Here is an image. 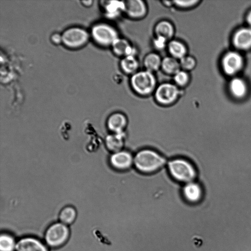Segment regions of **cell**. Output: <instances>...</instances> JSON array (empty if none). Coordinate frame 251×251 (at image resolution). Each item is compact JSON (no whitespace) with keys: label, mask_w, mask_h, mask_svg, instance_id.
I'll use <instances>...</instances> for the list:
<instances>
[{"label":"cell","mask_w":251,"mask_h":251,"mask_svg":"<svg viewBox=\"0 0 251 251\" xmlns=\"http://www.w3.org/2000/svg\"><path fill=\"white\" fill-rule=\"evenodd\" d=\"M167 162L165 155L151 148L140 149L134 154L135 169L143 174H155L162 170Z\"/></svg>","instance_id":"obj_1"},{"label":"cell","mask_w":251,"mask_h":251,"mask_svg":"<svg viewBox=\"0 0 251 251\" xmlns=\"http://www.w3.org/2000/svg\"><path fill=\"white\" fill-rule=\"evenodd\" d=\"M166 169L174 181L183 184L195 181L198 175L197 169L193 162L182 156L172 157L167 162Z\"/></svg>","instance_id":"obj_2"},{"label":"cell","mask_w":251,"mask_h":251,"mask_svg":"<svg viewBox=\"0 0 251 251\" xmlns=\"http://www.w3.org/2000/svg\"><path fill=\"white\" fill-rule=\"evenodd\" d=\"M130 84L137 94L147 96L155 90L156 80L153 73L146 70L133 74L130 78Z\"/></svg>","instance_id":"obj_3"},{"label":"cell","mask_w":251,"mask_h":251,"mask_svg":"<svg viewBox=\"0 0 251 251\" xmlns=\"http://www.w3.org/2000/svg\"><path fill=\"white\" fill-rule=\"evenodd\" d=\"M91 33L95 41L103 47L111 46L119 38L116 29L112 26L104 23L94 25Z\"/></svg>","instance_id":"obj_4"},{"label":"cell","mask_w":251,"mask_h":251,"mask_svg":"<svg viewBox=\"0 0 251 251\" xmlns=\"http://www.w3.org/2000/svg\"><path fill=\"white\" fill-rule=\"evenodd\" d=\"M179 95V89L176 85L171 83H163L156 88L154 98L159 104L169 106L176 101Z\"/></svg>","instance_id":"obj_5"},{"label":"cell","mask_w":251,"mask_h":251,"mask_svg":"<svg viewBox=\"0 0 251 251\" xmlns=\"http://www.w3.org/2000/svg\"><path fill=\"white\" fill-rule=\"evenodd\" d=\"M69 229L66 225L57 223L50 226L45 234V240L48 245L52 247L59 246L67 239Z\"/></svg>","instance_id":"obj_6"},{"label":"cell","mask_w":251,"mask_h":251,"mask_svg":"<svg viewBox=\"0 0 251 251\" xmlns=\"http://www.w3.org/2000/svg\"><path fill=\"white\" fill-rule=\"evenodd\" d=\"M62 43L70 48H77L83 46L88 41L89 35L86 31L79 27H72L64 31Z\"/></svg>","instance_id":"obj_7"},{"label":"cell","mask_w":251,"mask_h":251,"mask_svg":"<svg viewBox=\"0 0 251 251\" xmlns=\"http://www.w3.org/2000/svg\"><path fill=\"white\" fill-rule=\"evenodd\" d=\"M134 155L128 150L113 152L109 158L111 166L116 171H126L133 166Z\"/></svg>","instance_id":"obj_8"},{"label":"cell","mask_w":251,"mask_h":251,"mask_svg":"<svg viewBox=\"0 0 251 251\" xmlns=\"http://www.w3.org/2000/svg\"><path fill=\"white\" fill-rule=\"evenodd\" d=\"M222 67L227 75H233L239 72L243 66V59L237 52L229 51L224 56L222 61Z\"/></svg>","instance_id":"obj_9"},{"label":"cell","mask_w":251,"mask_h":251,"mask_svg":"<svg viewBox=\"0 0 251 251\" xmlns=\"http://www.w3.org/2000/svg\"><path fill=\"white\" fill-rule=\"evenodd\" d=\"M180 193L185 200L190 203H196L201 200L203 190L200 184L193 181L184 184Z\"/></svg>","instance_id":"obj_10"},{"label":"cell","mask_w":251,"mask_h":251,"mask_svg":"<svg viewBox=\"0 0 251 251\" xmlns=\"http://www.w3.org/2000/svg\"><path fill=\"white\" fill-rule=\"evenodd\" d=\"M106 125L108 129L112 133L123 132L126 131L128 119L125 114L115 112L108 117Z\"/></svg>","instance_id":"obj_11"},{"label":"cell","mask_w":251,"mask_h":251,"mask_svg":"<svg viewBox=\"0 0 251 251\" xmlns=\"http://www.w3.org/2000/svg\"><path fill=\"white\" fill-rule=\"evenodd\" d=\"M124 12L133 19H140L147 13V6L141 0H127L124 1Z\"/></svg>","instance_id":"obj_12"},{"label":"cell","mask_w":251,"mask_h":251,"mask_svg":"<svg viewBox=\"0 0 251 251\" xmlns=\"http://www.w3.org/2000/svg\"><path fill=\"white\" fill-rule=\"evenodd\" d=\"M127 137L126 131L120 133H112L105 138L106 147L112 152L123 150L126 147Z\"/></svg>","instance_id":"obj_13"},{"label":"cell","mask_w":251,"mask_h":251,"mask_svg":"<svg viewBox=\"0 0 251 251\" xmlns=\"http://www.w3.org/2000/svg\"><path fill=\"white\" fill-rule=\"evenodd\" d=\"M16 251H48L40 240L32 237H25L19 240L16 246Z\"/></svg>","instance_id":"obj_14"},{"label":"cell","mask_w":251,"mask_h":251,"mask_svg":"<svg viewBox=\"0 0 251 251\" xmlns=\"http://www.w3.org/2000/svg\"><path fill=\"white\" fill-rule=\"evenodd\" d=\"M234 46L240 50L251 48V28H242L237 30L233 37Z\"/></svg>","instance_id":"obj_15"},{"label":"cell","mask_w":251,"mask_h":251,"mask_svg":"<svg viewBox=\"0 0 251 251\" xmlns=\"http://www.w3.org/2000/svg\"><path fill=\"white\" fill-rule=\"evenodd\" d=\"M111 46L114 53L118 56H134L136 52L134 48L123 38H117Z\"/></svg>","instance_id":"obj_16"},{"label":"cell","mask_w":251,"mask_h":251,"mask_svg":"<svg viewBox=\"0 0 251 251\" xmlns=\"http://www.w3.org/2000/svg\"><path fill=\"white\" fill-rule=\"evenodd\" d=\"M156 36L162 37L167 40L172 39L175 30L173 25L167 21H161L158 22L154 28Z\"/></svg>","instance_id":"obj_17"},{"label":"cell","mask_w":251,"mask_h":251,"mask_svg":"<svg viewBox=\"0 0 251 251\" xmlns=\"http://www.w3.org/2000/svg\"><path fill=\"white\" fill-rule=\"evenodd\" d=\"M229 88L231 94L238 99L245 97L247 92V84L240 78L236 77L232 79L229 83Z\"/></svg>","instance_id":"obj_18"},{"label":"cell","mask_w":251,"mask_h":251,"mask_svg":"<svg viewBox=\"0 0 251 251\" xmlns=\"http://www.w3.org/2000/svg\"><path fill=\"white\" fill-rule=\"evenodd\" d=\"M168 49L171 56L176 59H181L187 53L186 46L178 40H171L168 45Z\"/></svg>","instance_id":"obj_19"},{"label":"cell","mask_w":251,"mask_h":251,"mask_svg":"<svg viewBox=\"0 0 251 251\" xmlns=\"http://www.w3.org/2000/svg\"><path fill=\"white\" fill-rule=\"evenodd\" d=\"M161 67L166 73L173 75L180 71L181 68L179 62L172 56L164 58L162 60Z\"/></svg>","instance_id":"obj_20"},{"label":"cell","mask_w":251,"mask_h":251,"mask_svg":"<svg viewBox=\"0 0 251 251\" xmlns=\"http://www.w3.org/2000/svg\"><path fill=\"white\" fill-rule=\"evenodd\" d=\"M162 59L158 54L150 53L144 59V65L146 70L151 72L156 71L161 67Z\"/></svg>","instance_id":"obj_21"},{"label":"cell","mask_w":251,"mask_h":251,"mask_svg":"<svg viewBox=\"0 0 251 251\" xmlns=\"http://www.w3.org/2000/svg\"><path fill=\"white\" fill-rule=\"evenodd\" d=\"M138 65V62L134 56H125L120 62L122 70L128 74L135 73Z\"/></svg>","instance_id":"obj_22"},{"label":"cell","mask_w":251,"mask_h":251,"mask_svg":"<svg viewBox=\"0 0 251 251\" xmlns=\"http://www.w3.org/2000/svg\"><path fill=\"white\" fill-rule=\"evenodd\" d=\"M16 243L11 235L6 233L1 234L0 237V251H14L16 249Z\"/></svg>","instance_id":"obj_23"},{"label":"cell","mask_w":251,"mask_h":251,"mask_svg":"<svg viewBox=\"0 0 251 251\" xmlns=\"http://www.w3.org/2000/svg\"><path fill=\"white\" fill-rule=\"evenodd\" d=\"M106 8L109 16L111 17H117L119 15L121 12H124V1H109Z\"/></svg>","instance_id":"obj_24"},{"label":"cell","mask_w":251,"mask_h":251,"mask_svg":"<svg viewBox=\"0 0 251 251\" xmlns=\"http://www.w3.org/2000/svg\"><path fill=\"white\" fill-rule=\"evenodd\" d=\"M76 217L75 209L70 206L64 208L61 211L59 218L62 223L67 225L72 223Z\"/></svg>","instance_id":"obj_25"},{"label":"cell","mask_w":251,"mask_h":251,"mask_svg":"<svg viewBox=\"0 0 251 251\" xmlns=\"http://www.w3.org/2000/svg\"><path fill=\"white\" fill-rule=\"evenodd\" d=\"M174 80L177 85L184 86L189 82V75L186 71L180 70L174 75Z\"/></svg>","instance_id":"obj_26"},{"label":"cell","mask_w":251,"mask_h":251,"mask_svg":"<svg viewBox=\"0 0 251 251\" xmlns=\"http://www.w3.org/2000/svg\"><path fill=\"white\" fill-rule=\"evenodd\" d=\"M179 64L180 67L186 71L192 70L195 67L196 62L193 57L186 55L180 59Z\"/></svg>","instance_id":"obj_27"},{"label":"cell","mask_w":251,"mask_h":251,"mask_svg":"<svg viewBox=\"0 0 251 251\" xmlns=\"http://www.w3.org/2000/svg\"><path fill=\"white\" fill-rule=\"evenodd\" d=\"M199 2V0H197L173 1L174 4L181 8H189L192 7L197 4Z\"/></svg>","instance_id":"obj_28"},{"label":"cell","mask_w":251,"mask_h":251,"mask_svg":"<svg viewBox=\"0 0 251 251\" xmlns=\"http://www.w3.org/2000/svg\"><path fill=\"white\" fill-rule=\"evenodd\" d=\"M167 41L163 37L156 36V38L153 40V44L156 49L162 50L165 47Z\"/></svg>","instance_id":"obj_29"},{"label":"cell","mask_w":251,"mask_h":251,"mask_svg":"<svg viewBox=\"0 0 251 251\" xmlns=\"http://www.w3.org/2000/svg\"><path fill=\"white\" fill-rule=\"evenodd\" d=\"M52 42L55 44H59L62 42V36L58 33H54L51 36Z\"/></svg>","instance_id":"obj_30"},{"label":"cell","mask_w":251,"mask_h":251,"mask_svg":"<svg viewBox=\"0 0 251 251\" xmlns=\"http://www.w3.org/2000/svg\"><path fill=\"white\" fill-rule=\"evenodd\" d=\"M82 2L83 5L86 6H89L92 4V0H83L82 1Z\"/></svg>","instance_id":"obj_31"},{"label":"cell","mask_w":251,"mask_h":251,"mask_svg":"<svg viewBox=\"0 0 251 251\" xmlns=\"http://www.w3.org/2000/svg\"><path fill=\"white\" fill-rule=\"evenodd\" d=\"M247 20L249 24L251 26V11L248 14Z\"/></svg>","instance_id":"obj_32"}]
</instances>
